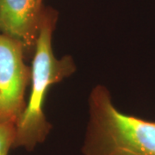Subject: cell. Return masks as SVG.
Here are the masks:
<instances>
[{
	"instance_id": "cell-1",
	"label": "cell",
	"mask_w": 155,
	"mask_h": 155,
	"mask_svg": "<svg viewBox=\"0 0 155 155\" xmlns=\"http://www.w3.org/2000/svg\"><path fill=\"white\" fill-rule=\"evenodd\" d=\"M56 13L43 9L38 37L31 66L30 93L26 107L16 124L14 148L22 147L28 152L42 144L51 131L44 113V103L50 87L71 76L76 70L71 56L57 58L53 49V33Z\"/></svg>"
},
{
	"instance_id": "cell-2",
	"label": "cell",
	"mask_w": 155,
	"mask_h": 155,
	"mask_svg": "<svg viewBox=\"0 0 155 155\" xmlns=\"http://www.w3.org/2000/svg\"><path fill=\"white\" fill-rule=\"evenodd\" d=\"M88 113L82 155H155V122L121 112L104 85L91 90Z\"/></svg>"
},
{
	"instance_id": "cell-3",
	"label": "cell",
	"mask_w": 155,
	"mask_h": 155,
	"mask_svg": "<svg viewBox=\"0 0 155 155\" xmlns=\"http://www.w3.org/2000/svg\"><path fill=\"white\" fill-rule=\"evenodd\" d=\"M25 58L19 41L0 34V122L16 125L26 107L31 67L25 64Z\"/></svg>"
},
{
	"instance_id": "cell-4",
	"label": "cell",
	"mask_w": 155,
	"mask_h": 155,
	"mask_svg": "<svg viewBox=\"0 0 155 155\" xmlns=\"http://www.w3.org/2000/svg\"><path fill=\"white\" fill-rule=\"evenodd\" d=\"M42 11L38 0H0V34L19 41L26 57L33 56Z\"/></svg>"
},
{
	"instance_id": "cell-5",
	"label": "cell",
	"mask_w": 155,
	"mask_h": 155,
	"mask_svg": "<svg viewBox=\"0 0 155 155\" xmlns=\"http://www.w3.org/2000/svg\"><path fill=\"white\" fill-rule=\"evenodd\" d=\"M16 138V125L0 122V155H9L10 150L14 148Z\"/></svg>"
},
{
	"instance_id": "cell-6",
	"label": "cell",
	"mask_w": 155,
	"mask_h": 155,
	"mask_svg": "<svg viewBox=\"0 0 155 155\" xmlns=\"http://www.w3.org/2000/svg\"><path fill=\"white\" fill-rule=\"evenodd\" d=\"M38 2L41 4V5H42V0H38Z\"/></svg>"
}]
</instances>
